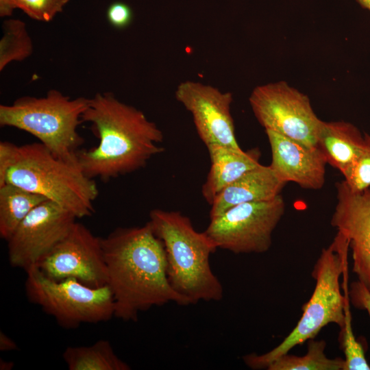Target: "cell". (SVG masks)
I'll use <instances>...</instances> for the list:
<instances>
[{"label": "cell", "mask_w": 370, "mask_h": 370, "mask_svg": "<svg viewBox=\"0 0 370 370\" xmlns=\"http://www.w3.org/2000/svg\"><path fill=\"white\" fill-rule=\"evenodd\" d=\"M108 283L114 303V317L136 321L153 306L173 302L190 304L171 287L162 241L147 222L143 226L117 227L101 238Z\"/></svg>", "instance_id": "obj_1"}, {"label": "cell", "mask_w": 370, "mask_h": 370, "mask_svg": "<svg viewBox=\"0 0 370 370\" xmlns=\"http://www.w3.org/2000/svg\"><path fill=\"white\" fill-rule=\"evenodd\" d=\"M99 139L97 145L78 150L77 162L91 179L108 182L145 166L164 149V135L145 114L119 100L112 92H98L89 99L82 114Z\"/></svg>", "instance_id": "obj_2"}, {"label": "cell", "mask_w": 370, "mask_h": 370, "mask_svg": "<svg viewBox=\"0 0 370 370\" xmlns=\"http://www.w3.org/2000/svg\"><path fill=\"white\" fill-rule=\"evenodd\" d=\"M148 222L164 245L168 280L175 291L190 304L220 301L223 285L210 264V256L218 248L208 235L196 231L190 219L178 211L152 210Z\"/></svg>", "instance_id": "obj_3"}, {"label": "cell", "mask_w": 370, "mask_h": 370, "mask_svg": "<svg viewBox=\"0 0 370 370\" xmlns=\"http://www.w3.org/2000/svg\"><path fill=\"white\" fill-rule=\"evenodd\" d=\"M349 243L337 232L333 241L322 249L312 271L315 286L310 299L302 306L303 313L294 329L271 350L263 354L243 356L245 365L252 369H264L275 359L293 347L314 338L330 323L341 328L345 321V308L349 300L347 278L343 280L345 295L341 293L340 278L347 269Z\"/></svg>", "instance_id": "obj_4"}, {"label": "cell", "mask_w": 370, "mask_h": 370, "mask_svg": "<svg viewBox=\"0 0 370 370\" xmlns=\"http://www.w3.org/2000/svg\"><path fill=\"white\" fill-rule=\"evenodd\" d=\"M7 182L46 197L77 219L95 212L93 203L99 194L95 180L87 177L77 163L57 158L40 143L19 146Z\"/></svg>", "instance_id": "obj_5"}, {"label": "cell", "mask_w": 370, "mask_h": 370, "mask_svg": "<svg viewBox=\"0 0 370 370\" xmlns=\"http://www.w3.org/2000/svg\"><path fill=\"white\" fill-rule=\"evenodd\" d=\"M89 99H71L57 90L46 96H24L11 105L0 106V125L25 131L37 138L55 156L77 163L76 153L84 143L77 132Z\"/></svg>", "instance_id": "obj_6"}, {"label": "cell", "mask_w": 370, "mask_h": 370, "mask_svg": "<svg viewBox=\"0 0 370 370\" xmlns=\"http://www.w3.org/2000/svg\"><path fill=\"white\" fill-rule=\"evenodd\" d=\"M25 291L29 301L53 317L67 330L84 323L105 322L114 317V303L108 285L92 288L73 278L53 280L34 267L26 271Z\"/></svg>", "instance_id": "obj_7"}, {"label": "cell", "mask_w": 370, "mask_h": 370, "mask_svg": "<svg viewBox=\"0 0 370 370\" xmlns=\"http://www.w3.org/2000/svg\"><path fill=\"white\" fill-rule=\"evenodd\" d=\"M285 209L281 195L269 201L239 204L210 219L204 232L217 248L234 254L264 253L271 246L273 232Z\"/></svg>", "instance_id": "obj_8"}, {"label": "cell", "mask_w": 370, "mask_h": 370, "mask_svg": "<svg viewBox=\"0 0 370 370\" xmlns=\"http://www.w3.org/2000/svg\"><path fill=\"white\" fill-rule=\"evenodd\" d=\"M249 100L256 118L265 130L317 147L323 121L314 113L306 95L281 81L256 87Z\"/></svg>", "instance_id": "obj_9"}, {"label": "cell", "mask_w": 370, "mask_h": 370, "mask_svg": "<svg viewBox=\"0 0 370 370\" xmlns=\"http://www.w3.org/2000/svg\"><path fill=\"white\" fill-rule=\"evenodd\" d=\"M36 267L53 280L73 278L92 288L103 287L108 283L101 238L78 222Z\"/></svg>", "instance_id": "obj_10"}, {"label": "cell", "mask_w": 370, "mask_h": 370, "mask_svg": "<svg viewBox=\"0 0 370 370\" xmlns=\"http://www.w3.org/2000/svg\"><path fill=\"white\" fill-rule=\"evenodd\" d=\"M76 219L52 201L39 204L6 241L10 265L25 272L36 267L68 234Z\"/></svg>", "instance_id": "obj_11"}, {"label": "cell", "mask_w": 370, "mask_h": 370, "mask_svg": "<svg viewBox=\"0 0 370 370\" xmlns=\"http://www.w3.org/2000/svg\"><path fill=\"white\" fill-rule=\"evenodd\" d=\"M176 99L189 111L197 134L206 146L218 144L241 148L230 112L232 95L198 82L180 83Z\"/></svg>", "instance_id": "obj_12"}, {"label": "cell", "mask_w": 370, "mask_h": 370, "mask_svg": "<svg viewBox=\"0 0 370 370\" xmlns=\"http://www.w3.org/2000/svg\"><path fill=\"white\" fill-rule=\"evenodd\" d=\"M336 188L337 201L330 223L347 238L353 272L370 292V188L355 192L343 180Z\"/></svg>", "instance_id": "obj_13"}, {"label": "cell", "mask_w": 370, "mask_h": 370, "mask_svg": "<svg viewBox=\"0 0 370 370\" xmlns=\"http://www.w3.org/2000/svg\"><path fill=\"white\" fill-rule=\"evenodd\" d=\"M271 150L269 165L283 182H292L306 189H321L325 183V157L318 147L295 142L265 130Z\"/></svg>", "instance_id": "obj_14"}, {"label": "cell", "mask_w": 370, "mask_h": 370, "mask_svg": "<svg viewBox=\"0 0 370 370\" xmlns=\"http://www.w3.org/2000/svg\"><path fill=\"white\" fill-rule=\"evenodd\" d=\"M286 184L269 165L259 164L225 187L214 197L210 204V217H218L239 204L273 199L280 195Z\"/></svg>", "instance_id": "obj_15"}, {"label": "cell", "mask_w": 370, "mask_h": 370, "mask_svg": "<svg viewBox=\"0 0 370 370\" xmlns=\"http://www.w3.org/2000/svg\"><path fill=\"white\" fill-rule=\"evenodd\" d=\"M211 166L201 193L211 204L214 197L227 186L260 164L258 149L247 151L241 148L213 144L207 146Z\"/></svg>", "instance_id": "obj_16"}, {"label": "cell", "mask_w": 370, "mask_h": 370, "mask_svg": "<svg viewBox=\"0 0 370 370\" xmlns=\"http://www.w3.org/2000/svg\"><path fill=\"white\" fill-rule=\"evenodd\" d=\"M365 136L353 124L345 121H323L317 147L328 164L345 177L358 157Z\"/></svg>", "instance_id": "obj_17"}, {"label": "cell", "mask_w": 370, "mask_h": 370, "mask_svg": "<svg viewBox=\"0 0 370 370\" xmlns=\"http://www.w3.org/2000/svg\"><path fill=\"white\" fill-rule=\"evenodd\" d=\"M47 200L12 183L0 186V236L7 241L30 212Z\"/></svg>", "instance_id": "obj_18"}, {"label": "cell", "mask_w": 370, "mask_h": 370, "mask_svg": "<svg viewBox=\"0 0 370 370\" xmlns=\"http://www.w3.org/2000/svg\"><path fill=\"white\" fill-rule=\"evenodd\" d=\"M62 358L69 370H129L110 341L100 339L88 346H69Z\"/></svg>", "instance_id": "obj_19"}, {"label": "cell", "mask_w": 370, "mask_h": 370, "mask_svg": "<svg viewBox=\"0 0 370 370\" xmlns=\"http://www.w3.org/2000/svg\"><path fill=\"white\" fill-rule=\"evenodd\" d=\"M326 342L311 338L308 341L307 353L304 356L285 354L273 360L268 370H343L342 358H329L325 354Z\"/></svg>", "instance_id": "obj_20"}, {"label": "cell", "mask_w": 370, "mask_h": 370, "mask_svg": "<svg viewBox=\"0 0 370 370\" xmlns=\"http://www.w3.org/2000/svg\"><path fill=\"white\" fill-rule=\"evenodd\" d=\"M0 40V71L12 61H22L33 51L32 39L25 23L19 19H8L3 25Z\"/></svg>", "instance_id": "obj_21"}, {"label": "cell", "mask_w": 370, "mask_h": 370, "mask_svg": "<svg viewBox=\"0 0 370 370\" xmlns=\"http://www.w3.org/2000/svg\"><path fill=\"white\" fill-rule=\"evenodd\" d=\"M349 300L345 308V321L340 328L339 341L345 356L343 370H370L362 343L354 334Z\"/></svg>", "instance_id": "obj_22"}, {"label": "cell", "mask_w": 370, "mask_h": 370, "mask_svg": "<svg viewBox=\"0 0 370 370\" xmlns=\"http://www.w3.org/2000/svg\"><path fill=\"white\" fill-rule=\"evenodd\" d=\"M362 147L344 182L353 191L360 192L370 188V135L364 134Z\"/></svg>", "instance_id": "obj_23"}, {"label": "cell", "mask_w": 370, "mask_h": 370, "mask_svg": "<svg viewBox=\"0 0 370 370\" xmlns=\"http://www.w3.org/2000/svg\"><path fill=\"white\" fill-rule=\"evenodd\" d=\"M17 8L34 20L48 22L61 12L69 0H15Z\"/></svg>", "instance_id": "obj_24"}, {"label": "cell", "mask_w": 370, "mask_h": 370, "mask_svg": "<svg viewBox=\"0 0 370 370\" xmlns=\"http://www.w3.org/2000/svg\"><path fill=\"white\" fill-rule=\"evenodd\" d=\"M19 146L9 141L0 142V186L6 182L9 170L17 160Z\"/></svg>", "instance_id": "obj_25"}, {"label": "cell", "mask_w": 370, "mask_h": 370, "mask_svg": "<svg viewBox=\"0 0 370 370\" xmlns=\"http://www.w3.org/2000/svg\"><path fill=\"white\" fill-rule=\"evenodd\" d=\"M130 7L123 2L112 3L107 10V18L114 27L119 29L127 27L132 21Z\"/></svg>", "instance_id": "obj_26"}, {"label": "cell", "mask_w": 370, "mask_h": 370, "mask_svg": "<svg viewBox=\"0 0 370 370\" xmlns=\"http://www.w3.org/2000/svg\"><path fill=\"white\" fill-rule=\"evenodd\" d=\"M349 302L356 308L365 310L370 319V292L359 281L353 282L348 289Z\"/></svg>", "instance_id": "obj_27"}, {"label": "cell", "mask_w": 370, "mask_h": 370, "mask_svg": "<svg viewBox=\"0 0 370 370\" xmlns=\"http://www.w3.org/2000/svg\"><path fill=\"white\" fill-rule=\"evenodd\" d=\"M18 349L16 343L2 330L0 332V351L12 352Z\"/></svg>", "instance_id": "obj_28"}, {"label": "cell", "mask_w": 370, "mask_h": 370, "mask_svg": "<svg viewBox=\"0 0 370 370\" xmlns=\"http://www.w3.org/2000/svg\"><path fill=\"white\" fill-rule=\"evenodd\" d=\"M17 6L15 0H0V16H10Z\"/></svg>", "instance_id": "obj_29"}, {"label": "cell", "mask_w": 370, "mask_h": 370, "mask_svg": "<svg viewBox=\"0 0 370 370\" xmlns=\"http://www.w3.org/2000/svg\"><path fill=\"white\" fill-rule=\"evenodd\" d=\"M14 364L12 361H8L5 360H0V369L1 370H11L14 368Z\"/></svg>", "instance_id": "obj_30"}, {"label": "cell", "mask_w": 370, "mask_h": 370, "mask_svg": "<svg viewBox=\"0 0 370 370\" xmlns=\"http://www.w3.org/2000/svg\"><path fill=\"white\" fill-rule=\"evenodd\" d=\"M358 3L370 12V0H357Z\"/></svg>", "instance_id": "obj_31"}]
</instances>
